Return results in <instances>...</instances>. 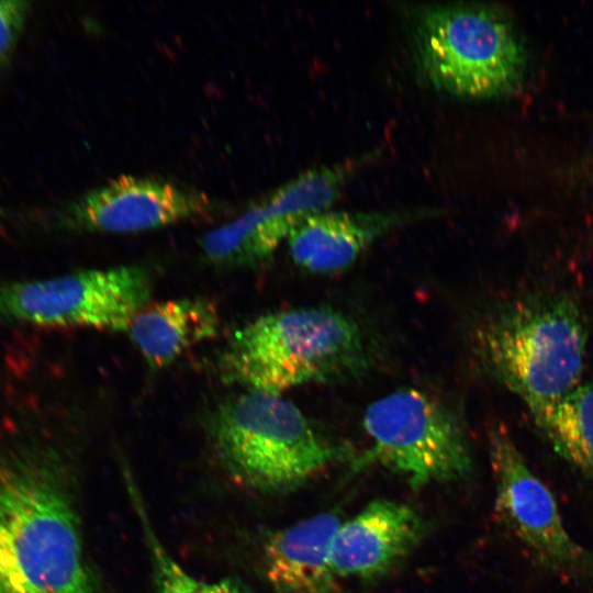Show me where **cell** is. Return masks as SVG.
<instances>
[{
  "instance_id": "cell-14",
  "label": "cell",
  "mask_w": 593,
  "mask_h": 593,
  "mask_svg": "<svg viewBox=\"0 0 593 593\" xmlns=\"http://www.w3.org/2000/svg\"><path fill=\"white\" fill-rule=\"evenodd\" d=\"M219 328L220 315L214 302L187 298L147 304L126 331L147 363L159 369L197 344L213 338Z\"/></svg>"
},
{
  "instance_id": "cell-4",
  "label": "cell",
  "mask_w": 593,
  "mask_h": 593,
  "mask_svg": "<svg viewBox=\"0 0 593 593\" xmlns=\"http://www.w3.org/2000/svg\"><path fill=\"white\" fill-rule=\"evenodd\" d=\"M209 434L227 474L261 493L293 491L337 457L293 403L257 390L221 403L209 419Z\"/></svg>"
},
{
  "instance_id": "cell-11",
  "label": "cell",
  "mask_w": 593,
  "mask_h": 593,
  "mask_svg": "<svg viewBox=\"0 0 593 593\" xmlns=\"http://www.w3.org/2000/svg\"><path fill=\"white\" fill-rule=\"evenodd\" d=\"M423 534V519L411 506L374 500L337 529L331 546L332 571L343 578H381L414 549Z\"/></svg>"
},
{
  "instance_id": "cell-2",
  "label": "cell",
  "mask_w": 593,
  "mask_h": 593,
  "mask_svg": "<svg viewBox=\"0 0 593 593\" xmlns=\"http://www.w3.org/2000/svg\"><path fill=\"white\" fill-rule=\"evenodd\" d=\"M358 325L339 311L307 306L269 313L237 329L219 367L224 381L272 394L332 382L363 368Z\"/></svg>"
},
{
  "instance_id": "cell-6",
  "label": "cell",
  "mask_w": 593,
  "mask_h": 593,
  "mask_svg": "<svg viewBox=\"0 0 593 593\" xmlns=\"http://www.w3.org/2000/svg\"><path fill=\"white\" fill-rule=\"evenodd\" d=\"M362 422L372 441L367 459L402 474L414 489L470 474L472 458L461 422L418 389L401 388L377 399Z\"/></svg>"
},
{
  "instance_id": "cell-13",
  "label": "cell",
  "mask_w": 593,
  "mask_h": 593,
  "mask_svg": "<svg viewBox=\"0 0 593 593\" xmlns=\"http://www.w3.org/2000/svg\"><path fill=\"white\" fill-rule=\"evenodd\" d=\"M342 523L335 513H320L267 537L264 569L277 593L332 592L331 546Z\"/></svg>"
},
{
  "instance_id": "cell-17",
  "label": "cell",
  "mask_w": 593,
  "mask_h": 593,
  "mask_svg": "<svg viewBox=\"0 0 593 593\" xmlns=\"http://www.w3.org/2000/svg\"><path fill=\"white\" fill-rule=\"evenodd\" d=\"M29 2L0 1V69L7 63L19 41L29 13Z\"/></svg>"
},
{
  "instance_id": "cell-9",
  "label": "cell",
  "mask_w": 593,
  "mask_h": 593,
  "mask_svg": "<svg viewBox=\"0 0 593 593\" xmlns=\"http://www.w3.org/2000/svg\"><path fill=\"white\" fill-rule=\"evenodd\" d=\"M368 158L301 174L261 204L205 234L201 240L205 256L225 266L251 265L267 258L304 219L326 211Z\"/></svg>"
},
{
  "instance_id": "cell-7",
  "label": "cell",
  "mask_w": 593,
  "mask_h": 593,
  "mask_svg": "<svg viewBox=\"0 0 593 593\" xmlns=\"http://www.w3.org/2000/svg\"><path fill=\"white\" fill-rule=\"evenodd\" d=\"M150 291L148 275L135 266L5 282L0 284V321L126 331L149 304Z\"/></svg>"
},
{
  "instance_id": "cell-15",
  "label": "cell",
  "mask_w": 593,
  "mask_h": 593,
  "mask_svg": "<svg viewBox=\"0 0 593 593\" xmlns=\"http://www.w3.org/2000/svg\"><path fill=\"white\" fill-rule=\"evenodd\" d=\"M532 415L556 454L593 482V382H581Z\"/></svg>"
},
{
  "instance_id": "cell-16",
  "label": "cell",
  "mask_w": 593,
  "mask_h": 593,
  "mask_svg": "<svg viewBox=\"0 0 593 593\" xmlns=\"http://www.w3.org/2000/svg\"><path fill=\"white\" fill-rule=\"evenodd\" d=\"M124 481L147 549L154 593H247L239 579L231 577L210 582L189 573L160 540L138 485L127 471L124 472Z\"/></svg>"
},
{
  "instance_id": "cell-10",
  "label": "cell",
  "mask_w": 593,
  "mask_h": 593,
  "mask_svg": "<svg viewBox=\"0 0 593 593\" xmlns=\"http://www.w3.org/2000/svg\"><path fill=\"white\" fill-rule=\"evenodd\" d=\"M209 206L203 193L163 180L123 176L85 194L66 213L76 228L132 233L201 216Z\"/></svg>"
},
{
  "instance_id": "cell-8",
  "label": "cell",
  "mask_w": 593,
  "mask_h": 593,
  "mask_svg": "<svg viewBox=\"0 0 593 593\" xmlns=\"http://www.w3.org/2000/svg\"><path fill=\"white\" fill-rule=\"evenodd\" d=\"M489 459L497 518L533 558L564 575L593 571V556L569 534L552 492L529 468L507 432L497 426L489 432Z\"/></svg>"
},
{
  "instance_id": "cell-5",
  "label": "cell",
  "mask_w": 593,
  "mask_h": 593,
  "mask_svg": "<svg viewBox=\"0 0 593 593\" xmlns=\"http://www.w3.org/2000/svg\"><path fill=\"white\" fill-rule=\"evenodd\" d=\"M417 63L437 89L461 98H491L518 88L526 52L511 20L483 4H436L418 13Z\"/></svg>"
},
{
  "instance_id": "cell-3",
  "label": "cell",
  "mask_w": 593,
  "mask_h": 593,
  "mask_svg": "<svg viewBox=\"0 0 593 593\" xmlns=\"http://www.w3.org/2000/svg\"><path fill=\"white\" fill-rule=\"evenodd\" d=\"M480 344L493 376L534 412L581 383L588 326L569 295L536 294L493 315Z\"/></svg>"
},
{
  "instance_id": "cell-1",
  "label": "cell",
  "mask_w": 593,
  "mask_h": 593,
  "mask_svg": "<svg viewBox=\"0 0 593 593\" xmlns=\"http://www.w3.org/2000/svg\"><path fill=\"white\" fill-rule=\"evenodd\" d=\"M82 536L57 456L24 448L0 457V593H109Z\"/></svg>"
},
{
  "instance_id": "cell-12",
  "label": "cell",
  "mask_w": 593,
  "mask_h": 593,
  "mask_svg": "<svg viewBox=\"0 0 593 593\" xmlns=\"http://www.w3.org/2000/svg\"><path fill=\"white\" fill-rule=\"evenodd\" d=\"M411 213L322 211L304 219L289 235L293 261L304 270L328 275L349 268L377 238Z\"/></svg>"
}]
</instances>
